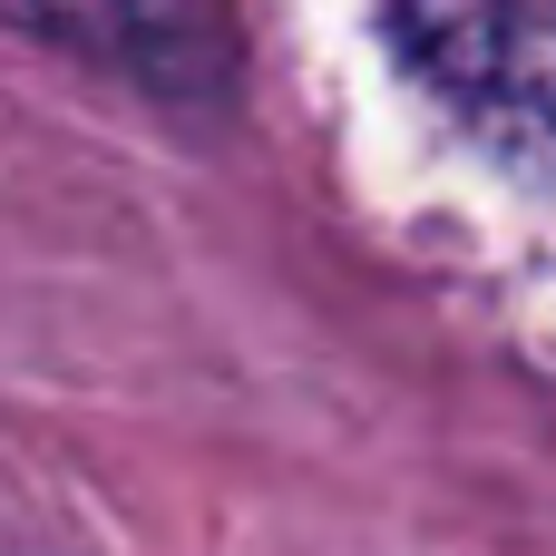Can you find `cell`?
I'll return each mask as SVG.
<instances>
[{"mask_svg": "<svg viewBox=\"0 0 556 556\" xmlns=\"http://www.w3.org/2000/svg\"><path fill=\"white\" fill-rule=\"evenodd\" d=\"M391 29L450 117L556 166V0H391Z\"/></svg>", "mask_w": 556, "mask_h": 556, "instance_id": "6da1fadb", "label": "cell"}, {"mask_svg": "<svg viewBox=\"0 0 556 556\" xmlns=\"http://www.w3.org/2000/svg\"><path fill=\"white\" fill-rule=\"evenodd\" d=\"M29 20H49V29H78V39H108V49H137V59H156V39H166V0H20Z\"/></svg>", "mask_w": 556, "mask_h": 556, "instance_id": "7a4b0ae2", "label": "cell"}]
</instances>
